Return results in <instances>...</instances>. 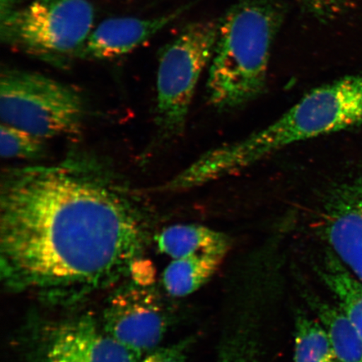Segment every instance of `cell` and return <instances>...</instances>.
Here are the masks:
<instances>
[{"instance_id":"cell-11","label":"cell","mask_w":362,"mask_h":362,"mask_svg":"<svg viewBox=\"0 0 362 362\" xmlns=\"http://www.w3.org/2000/svg\"><path fill=\"white\" fill-rule=\"evenodd\" d=\"M158 250L173 259L196 255L226 257L232 240L228 235L199 224L169 226L157 235Z\"/></svg>"},{"instance_id":"cell-2","label":"cell","mask_w":362,"mask_h":362,"mask_svg":"<svg viewBox=\"0 0 362 362\" xmlns=\"http://www.w3.org/2000/svg\"><path fill=\"white\" fill-rule=\"evenodd\" d=\"M362 124V76L320 86L274 123L241 140L202 153L160 187L183 192L235 175L292 144Z\"/></svg>"},{"instance_id":"cell-3","label":"cell","mask_w":362,"mask_h":362,"mask_svg":"<svg viewBox=\"0 0 362 362\" xmlns=\"http://www.w3.org/2000/svg\"><path fill=\"white\" fill-rule=\"evenodd\" d=\"M284 16L280 0H237L225 13L206 81L208 103L215 110H236L264 93Z\"/></svg>"},{"instance_id":"cell-15","label":"cell","mask_w":362,"mask_h":362,"mask_svg":"<svg viewBox=\"0 0 362 362\" xmlns=\"http://www.w3.org/2000/svg\"><path fill=\"white\" fill-rule=\"evenodd\" d=\"M294 362H338L322 325L303 313L296 316Z\"/></svg>"},{"instance_id":"cell-16","label":"cell","mask_w":362,"mask_h":362,"mask_svg":"<svg viewBox=\"0 0 362 362\" xmlns=\"http://www.w3.org/2000/svg\"><path fill=\"white\" fill-rule=\"evenodd\" d=\"M45 140L13 127L0 125V153L4 158L39 160L45 155Z\"/></svg>"},{"instance_id":"cell-19","label":"cell","mask_w":362,"mask_h":362,"mask_svg":"<svg viewBox=\"0 0 362 362\" xmlns=\"http://www.w3.org/2000/svg\"><path fill=\"white\" fill-rule=\"evenodd\" d=\"M228 349L220 362H259L246 346L234 345Z\"/></svg>"},{"instance_id":"cell-14","label":"cell","mask_w":362,"mask_h":362,"mask_svg":"<svg viewBox=\"0 0 362 362\" xmlns=\"http://www.w3.org/2000/svg\"><path fill=\"white\" fill-rule=\"evenodd\" d=\"M316 271L362 338V298L356 291L355 276L329 248Z\"/></svg>"},{"instance_id":"cell-13","label":"cell","mask_w":362,"mask_h":362,"mask_svg":"<svg viewBox=\"0 0 362 362\" xmlns=\"http://www.w3.org/2000/svg\"><path fill=\"white\" fill-rule=\"evenodd\" d=\"M224 256L196 255L173 259L163 274V285L174 297L189 296L209 281Z\"/></svg>"},{"instance_id":"cell-12","label":"cell","mask_w":362,"mask_h":362,"mask_svg":"<svg viewBox=\"0 0 362 362\" xmlns=\"http://www.w3.org/2000/svg\"><path fill=\"white\" fill-rule=\"evenodd\" d=\"M303 296L327 332L337 361L362 362V338L341 308L308 291Z\"/></svg>"},{"instance_id":"cell-7","label":"cell","mask_w":362,"mask_h":362,"mask_svg":"<svg viewBox=\"0 0 362 362\" xmlns=\"http://www.w3.org/2000/svg\"><path fill=\"white\" fill-rule=\"evenodd\" d=\"M22 336L21 362H138L89 313L33 320Z\"/></svg>"},{"instance_id":"cell-6","label":"cell","mask_w":362,"mask_h":362,"mask_svg":"<svg viewBox=\"0 0 362 362\" xmlns=\"http://www.w3.org/2000/svg\"><path fill=\"white\" fill-rule=\"evenodd\" d=\"M87 115L81 95L36 72L6 69L0 76L1 124L47 140L81 133Z\"/></svg>"},{"instance_id":"cell-4","label":"cell","mask_w":362,"mask_h":362,"mask_svg":"<svg viewBox=\"0 0 362 362\" xmlns=\"http://www.w3.org/2000/svg\"><path fill=\"white\" fill-rule=\"evenodd\" d=\"M90 0H34L17 7L1 0L0 39L8 47L54 65L76 58L93 28Z\"/></svg>"},{"instance_id":"cell-18","label":"cell","mask_w":362,"mask_h":362,"mask_svg":"<svg viewBox=\"0 0 362 362\" xmlns=\"http://www.w3.org/2000/svg\"><path fill=\"white\" fill-rule=\"evenodd\" d=\"M303 6L315 17L327 18L336 13L346 0H301Z\"/></svg>"},{"instance_id":"cell-5","label":"cell","mask_w":362,"mask_h":362,"mask_svg":"<svg viewBox=\"0 0 362 362\" xmlns=\"http://www.w3.org/2000/svg\"><path fill=\"white\" fill-rule=\"evenodd\" d=\"M218 27L216 21L189 23L158 54L153 146L183 134L199 80L214 56Z\"/></svg>"},{"instance_id":"cell-17","label":"cell","mask_w":362,"mask_h":362,"mask_svg":"<svg viewBox=\"0 0 362 362\" xmlns=\"http://www.w3.org/2000/svg\"><path fill=\"white\" fill-rule=\"evenodd\" d=\"M193 339L187 338L166 347H158L149 352L141 362H185Z\"/></svg>"},{"instance_id":"cell-9","label":"cell","mask_w":362,"mask_h":362,"mask_svg":"<svg viewBox=\"0 0 362 362\" xmlns=\"http://www.w3.org/2000/svg\"><path fill=\"white\" fill-rule=\"evenodd\" d=\"M319 215L329 248L362 283V176L329 189Z\"/></svg>"},{"instance_id":"cell-1","label":"cell","mask_w":362,"mask_h":362,"mask_svg":"<svg viewBox=\"0 0 362 362\" xmlns=\"http://www.w3.org/2000/svg\"><path fill=\"white\" fill-rule=\"evenodd\" d=\"M151 242L141 201L93 158L2 175L0 275L12 292L78 302L133 275Z\"/></svg>"},{"instance_id":"cell-8","label":"cell","mask_w":362,"mask_h":362,"mask_svg":"<svg viewBox=\"0 0 362 362\" xmlns=\"http://www.w3.org/2000/svg\"><path fill=\"white\" fill-rule=\"evenodd\" d=\"M101 321L106 332L138 361L160 347L169 325L160 294L149 284L134 280L111 294Z\"/></svg>"},{"instance_id":"cell-10","label":"cell","mask_w":362,"mask_h":362,"mask_svg":"<svg viewBox=\"0 0 362 362\" xmlns=\"http://www.w3.org/2000/svg\"><path fill=\"white\" fill-rule=\"evenodd\" d=\"M188 8L181 6L178 10L151 19L115 17L105 20L93 30L76 58L106 60L129 53L178 19Z\"/></svg>"}]
</instances>
